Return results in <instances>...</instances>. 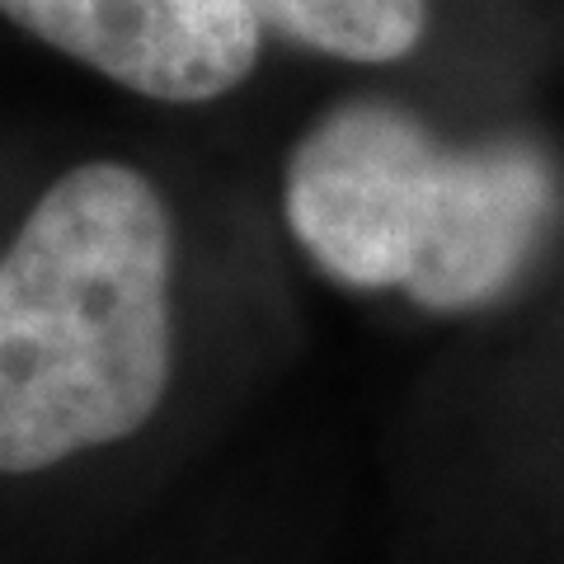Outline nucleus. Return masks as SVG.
<instances>
[{
	"label": "nucleus",
	"instance_id": "1",
	"mask_svg": "<svg viewBox=\"0 0 564 564\" xmlns=\"http://www.w3.org/2000/svg\"><path fill=\"white\" fill-rule=\"evenodd\" d=\"M174 226L132 165L66 170L0 254V475L132 437L174 362Z\"/></svg>",
	"mask_w": 564,
	"mask_h": 564
},
{
	"label": "nucleus",
	"instance_id": "2",
	"mask_svg": "<svg viewBox=\"0 0 564 564\" xmlns=\"http://www.w3.org/2000/svg\"><path fill=\"white\" fill-rule=\"evenodd\" d=\"M456 147L414 113L348 99L296 141L282 212L296 245L344 288H410L447 212Z\"/></svg>",
	"mask_w": 564,
	"mask_h": 564
},
{
	"label": "nucleus",
	"instance_id": "3",
	"mask_svg": "<svg viewBox=\"0 0 564 564\" xmlns=\"http://www.w3.org/2000/svg\"><path fill=\"white\" fill-rule=\"evenodd\" d=\"M0 14L161 104H207L236 90L263 39L245 0H0Z\"/></svg>",
	"mask_w": 564,
	"mask_h": 564
},
{
	"label": "nucleus",
	"instance_id": "4",
	"mask_svg": "<svg viewBox=\"0 0 564 564\" xmlns=\"http://www.w3.org/2000/svg\"><path fill=\"white\" fill-rule=\"evenodd\" d=\"M555 198V170L532 141L456 147L443 226L404 296L437 315L499 302L536 254Z\"/></svg>",
	"mask_w": 564,
	"mask_h": 564
},
{
	"label": "nucleus",
	"instance_id": "5",
	"mask_svg": "<svg viewBox=\"0 0 564 564\" xmlns=\"http://www.w3.org/2000/svg\"><path fill=\"white\" fill-rule=\"evenodd\" d=\"M288 43L339 62H400L429 29V0H245Z\"/></svg>",
	"mask_w": 564,
	"mask_h": 564
}]
</instances>
